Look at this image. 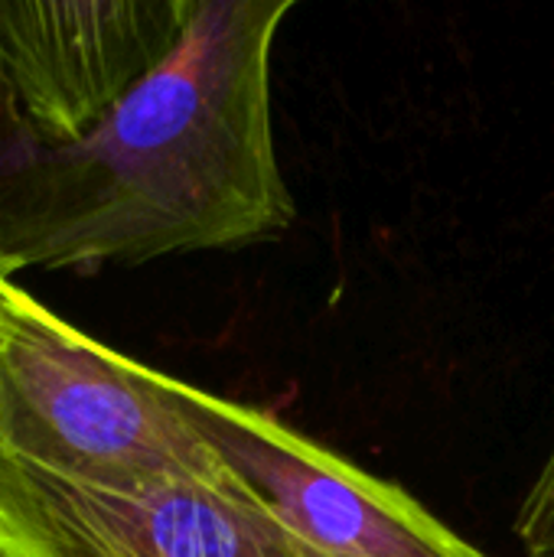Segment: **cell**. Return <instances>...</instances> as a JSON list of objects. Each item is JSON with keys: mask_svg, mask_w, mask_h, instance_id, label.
Segmentation results:
<instances>
[{"mask_svg": "<svg viewBox=\"0 0 554 557\" xmlns=\"http://www.w3.org/2000/svg\"><path fill=\"white\" fill-rule=\"evenodd\" d=\"M294 0H196L180 46L88 134L49 144L0 85V248L95 271L284 238L271 65Z\"/></svg>", "mask_w": 554, "mask_h": 557, "instance_id": "cell-1", "label": "cell"}, {"mask_svg": "<svg viewBox=\"0 0 554 557\" xmlns=\"http://www.w3.org/2000/svg\"><path fill=\"white\" fill-rule=\"evenodd\" d=\"M0 454L52 476L147 486L238 476L196 385L85 336L0 274Z\"/></svg>", "mask_w": 554, "mask_h": 557, "instance_id": "cell-2", "label": "cell"}, {"mask_svg": "<svg viewBox=\"0 0 554 557\" xmlns=\"http://www.w3.org/2000/svg\"><path fill=\"white\" fill-rule=\"evenodd\" d=\"M0 557H330L242 476L104 486L0 454Z\"/></svg>", "mask_w": 554, "mask_h": 557, "instance_id": "cell-3", "label": "cell"}, {"mask_svg": "<svg viewBox=\"0 0 554 557\" xmlns=\"http://www.w3.org/2000/svg\"><path fill=\"white\" fill-rule=\"evenodd\" d=\"M196 411L229 467L330 557H487L398 483L278 414L206 388H196Z\"/></svg>", "mask_w": 554, "mask_h": 557, "instance_id": "cell-4", "label": "cell"}, {"mask_svg": "<svg viewBox=\"0 0 554 557\" xmlns=\"http://www.w3.org/2000/svg\"><path fill=\"white\" fill-rule=\"evenodd\" d=\"M196 0H0V85L49 144L104 121L183 39Z\"/></svg>", "mask_w": 554, "mask_h": 557, "instance_id": "cell-5", "label": "cell"}, {"mask_svg": "<svg viewBox=\"0 0 554 557\" xmlns=\"http://www.w3.org/2000/svg\"><path fill=\"white\" fill-rule=\"evenodd\" d=\"M0 274H10V277L16 274V271H13V264H10V258L3 255V248H0Z\"/></svg>", "mask_w": 554, "mask_h": 557, "instance_id": "cell-6", "label": "cell"}]
</instances>
